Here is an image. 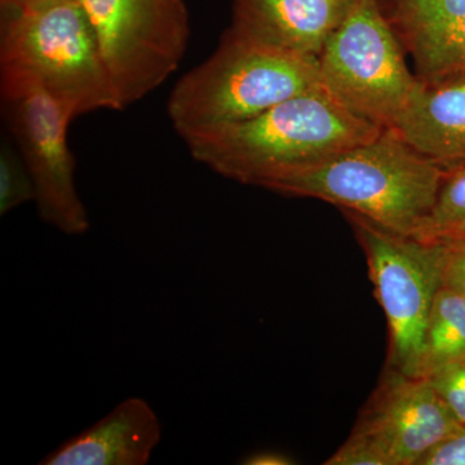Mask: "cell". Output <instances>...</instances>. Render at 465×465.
Listing matches in <instances>:
<instances>
[{
    "mask_svg": "<svg viewBox=\"0 0 465 465\" xmlns=\"http://www.w3.org/2000/svg\"><path fill=\"white\" fill-rule=\"evenodd\" d=\"M382 130L351 114L321 87L247 121L183 140L192 157L216 173L264 188L282 174L369 142Z\"/></svg>",
    "mask_w": 465,
    "mask_h": 465,
    "instance_id": "6da1fadb",
    "label": "cell"
},
{
    "mask_svg": "<svg viewBox=\"0 0 465 465\" xmlns=\"http://www.w3.org/2000/svg\"><path fill=\"white\" fill-rule=\"evenodd\" d=\"M445 168L423 157L393 128L264 186L316 198L351 211L400 234L418 237L432 213Z\"/></svg>",
    "mask_w": 465,
    "mask_h": 465,
    "instance_id": "7a4b0ae2",
    "label": "cell"
},
{
    "mask_svg": "<svg viewBox=\"0 0 465 465\" xmlns=\"http://www.w3.org/2000/svg\"><path fill=\"white\" fill-rule=\"evenodd\" d=\"M321 87L316 58L278 50L228 27L215 52L174 84L168 118L183 137L240 124Z\"/></svg>",
    "mask_w": 465,
    "mask_h": 465,
    "instance_id": "3957f363",
    "label": "cell"
},
{
    "mask_svg": "<svg viewBox=\"0 0 465 465\" xmlns=\"http://www.w3.org/2000/svg\"><path fill=\"white\" fill-rule=\"evenodd\" d=\"M0 69L35 79L72 122L97 110H122L79 0L2 16Z\"/></svg>",
    "mask_w": 465,
    "mask_h": 465,
    "instance_id": "277c9868",
    "label": "cell"
},
{
    "mask_svg": "<svg viewBox=\"0 0 465 465\" xmlns=\"http://www.w3.org/2000/svg\"><path fill=\"white\" fill-rule=\"evenodd\" d=\"M403 52L378 0H353L318 57L321 85L351 114L391 128L418 82Z\"/></svg>",
    "mask_w": 465,
    "mask_h": 465,
    "instance_id": "5b68a950",
    "label": "cell"
},
{
    "mask_svg": "<svg viewBox=\"0 0 465 465\" xmlns=\"http://www.w3.org/2000/svg\"><path fill=\"white\" fill-rule=\"evenodd\" d=\"M99 41L121 108L148 96L185 56V0H79Z\"/></svg>",
    "mask_w": 465,
    "mask_h": 465,
    "instance_id": "8992f818",
    "label": "cell"
},
{
    "mask_svg": "<svg viewBox=\"0 0 465 465\" xmlns=\"http://www.w3.org/2000/svg\"><path fill=\"white\" fill-rule=\"evenodd\" d=\"M342 213L365 252L376 299L387 317V367L418 376L428 320L442 287L439 244L390 231L351 211Z\"/></svg>",
    "mask_w": 465,
    "mask_h": 465,
    "instance_id": "52a82bcc",
    "label": "cell"
},
{
    "mask_svg": "<svg viewBox=\"0 0 465 465\" xmlns=\"http://www.w3.org/2000/svg\"><path fill=\"white\" fill-rule=\"evenodd\" d=\"M0 94L9 130L33 179L39 216L64 234H85L90 217L75 186V161L67 145L72 121L23 73L0 69Z\"/></svg>",
    "mask_w": 465,
    "mask_h": 465,
    "instance_id": "ba28073f",
    "label": "cell"
},
{
    "mask_svg": "<svg viewBox=\"0 0 465 465\" xmlns=\"http://www.w3.org/2000/svg\"><path fill=\"white\" fill-rule=\"evenodd\" d=\"M354 430L374 440L391 465H416L463 427L427 378L387 367Z\"/></svg>",
    "mask_w": 465,
    "mask_h": 465,
    "instance_id": "9c48e42d",
    "label": "cell"
},
{
    "mask_svg": "<svg viewBox=\"0 0 465 465\" xmlns=\"http://www.w3.org/2000/svg\"><path fill=\"white\" fill-rule=\"evenodd\" d=\"M353 0H232L231 29L271 47L316 58Z\"/></svg>",
    "mask_w": 465,
    "mask_h": 465,
    "instance_id": "30bf717a",
    "label": "cell"
},
{
    "mask_svg": "<svg viewBox=\"0 0 465 465\" xmlns=\"http://www.w3.org/2000/svg\"><path fill=\"white\" fill-rule=\"evenodd\" d=\"M391 128L410 148L443 168L465 163V75L418 76Z\"/></svg>",
    "mask_w": 465,
    "mask_h": 465,
    "instance_id": "8fae6325",
    "label": "cell"
},
{
    "mask_svg": "<svg viewBox=\"0 0 465 465\" xmlns=\"http://www.w3.org/2000/svg\"><path fill=\"white\" fill-rule=\"evenodd\" d=\"M161 439L162 425L154 410L145 400L131 397L39 464L145 465Z\"/></svg>",
    "mask_w": 465,
    "mask_h": 465,
    "instance_id": "7c38bea8",
    "label": "cell"
},
{
    "mask_svg": "<svg viewBox=\"0 0 465 465\" xmlns=\"http://www.w3.org/2000/svg\"><path fill=\"white\" fill-rule=\"evenodd\" d=\"M412 60L465 18V0H378Z\"/></svg>",
    "mask_w": 465,
    "mask_h": 465,
    "instance_id": "4fadbf2b",
    "label": "cell"
},
{
    "mask_svg": "<svg viewBox=\"0 0 465 465\" xmlns=\"http://www.w3.org/2000/svg\"><path fill=\"white\" fill-rule=\"evenodd\" d=\"M465 360V296L440 287L434 299L418 376L425 378L434 370Z\"/></svg>",
    "mask_w": 465,
    "mask_h": 465,
    "instance_id": "5bb4252c",
    "label": "cell"
},
{
    "mask_svg": "<svg viewBox=\"0 0 465 465\" xmlns=\"http://www.w3.org/2000/svg\"><path fill=\"white\" fill-rule=\"evenodd\" d=\"M461 232H465V163L445 168L436 204L415 238L428 241Z\"/></svg>",
    "mask_w": 465,
    "mask_h": 465,
    "instance_id": "9a60e30c",
    "label": "cell"
},
{
    "mask_svg": "<svg viewBox=\"0 0 465 465\" xmlns=\"http://www.w3.org/2000/svg\"><path fill=\"white\" fill-rule=\"evenodd\" d=\"M414 64L419 78L465 75V18L414 58Z\"/></svg>",
    "mask_w": 465,
    "mask_h": 465,
    "instance_id": "2e32d148",
    "label": "cell"
},
{
    "mask_svg": "<svg viewBox=\"0 0 465 465\" xmlns=\"http://www.w3.org/2000/svg\"><path fill=\"white\" fill-rule=\"evenodd\" d=\"M35 201V188L20 153L7 140L0 148V215Z\"/></svg>",
    "mask_w": 465,
    "mask_h": 465,
    "instance_id": "e0dca14e",
    "label": "cell"
},
{
    "mask_svg": "<svg viewBox=\"0 0 465 465\" xmlns=\"http://www.w3.org/2000/svg\"><path fill=\"white\" fill-rule=\"evenodd\" d=\"M425 378L458 423L465 428V360L446 363Z\"/></svg>",
    "mask_w": 465,
    "mask_h": 465,
    "instance_id": "ac0fdd59",
    "label": "cell"
},
{
    "mask_svg": "<svg viewBox=\"0 0 465 465\" xmlns=\"http://www.w3.org/2000/svg\"><path fill=\"white\" fill-rule=\"evenodd\" d=\"M433 241L440 247L442 287L465 296V232L439 235Z\"/></svg>",
    "mask_w": 465,
    "mask_h": 465,
    "instance_id": "d6986e66",
    "label": "cell"
},
{
    "mask_svg": "<svg viewBox=\"0 0 465 465\" xmlns=\"http://www.w3.org/2000/svg\"><path fill=\"white\" fill-rule=\"evenodd\" d=\"M326 465H391L382 450L362 432L353 430Z\"/></svg>",
    "mask_w": 465,
    "mask_h": 465,
    "instance_id": "ffe728a7",
    "label": "cell"
},
{
    "mask_svg": "<svg viewBox=\"0 0 465 465\" xmlns=\"http://www.w3.org/2000/svg\"><path fill=\"white\" fill-rule=\"evenodd\" d=\"M416 465H465V428L437 443Z\"/></svg>",
    "mask_w": 465,
    "mask_h": 465,
    "instance_id": "44dd1931",
    "label": "cell"
},
{
    "mask_svg": "<svg viewBox=\"0 0 465 465\" xmlns=\"http://www.w3.org/2000/svg\"><path fill=\"white\" fill-rule=\"evenodd\" d=\"M70 2H78V0H0V8H2V16H9V15L25 14V12L38 11V9Z\"/></svg>",
    "mask_w": 465,
    "mask_h": 465,
    "instance_id": "7402d4cb",
    "label": "cell"
},
{
    "mask_svg": "<svg viewBox=\"0 0 465 465\" xmlns=\"http://www.w3.org/2000/svg\"><path fill=\"white\" fill-rule=\"evenodd\" d=\"M242 464L246 465H293L295 459L280 451H260L244 458Z\"/></svg>",
    "mask_w": 465,
    "mask_h": 465,
    "instance_id": "603a6c76",
    "label": "cell"
},
{
    "mask_svg": "<svg viewBox=\"0 0 465 465\" xmlns=\"http://www.w3.org/2000/svg\"><path fill=\"white\" fill-rule=\"evenodd\" d=\"M461 164H463V163H461ZM457 166H458V164H457ZM451 167H452V166H451Z\"/></svg>",
    "mask_w": 465,
    "mask_h": 465,
    "instance_id": "cb8c5ba5",
    "label": "cell"
}]
</instances>
